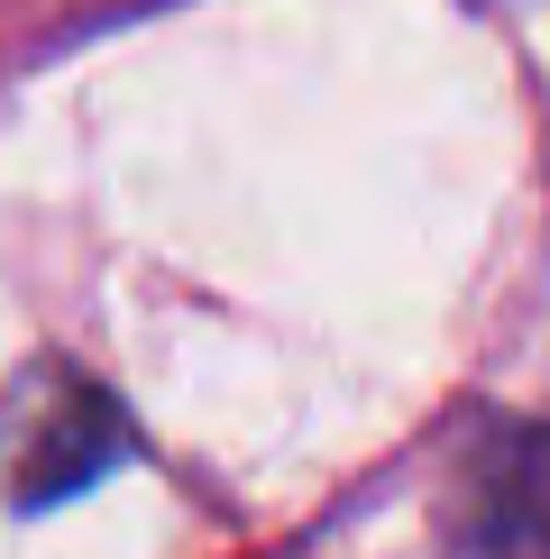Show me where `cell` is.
<instances>
[{"instance_id": "cell-1", "label": "cell", "mask_w": 550, "mask_h": 559, "mask_svg": "<svg viewBox=\"0 0 550 559\" xmlns=\"http://www.w3.org/2000/svg\"><path fill=\"white\" fill-rule=\"evenodd\" d=\"M120 459H129V423L83 367L28 358L0 385V496H10L19 514L101 486Z\"/></svg>"}, {"instance_id": "cell-2", "label": "cell", "mask_w": 550, "mask_h": 559, "mask_svg": "<svg viewBox=\"0 0 550 559\" xmlns=\"http://www.w3.org/2000/svg\"><path fill=\"white\" fill-rule=\"evenodd\" d=\"M458 559H550V423H477L450 459Z\"/></svg>"}]
</instances>
